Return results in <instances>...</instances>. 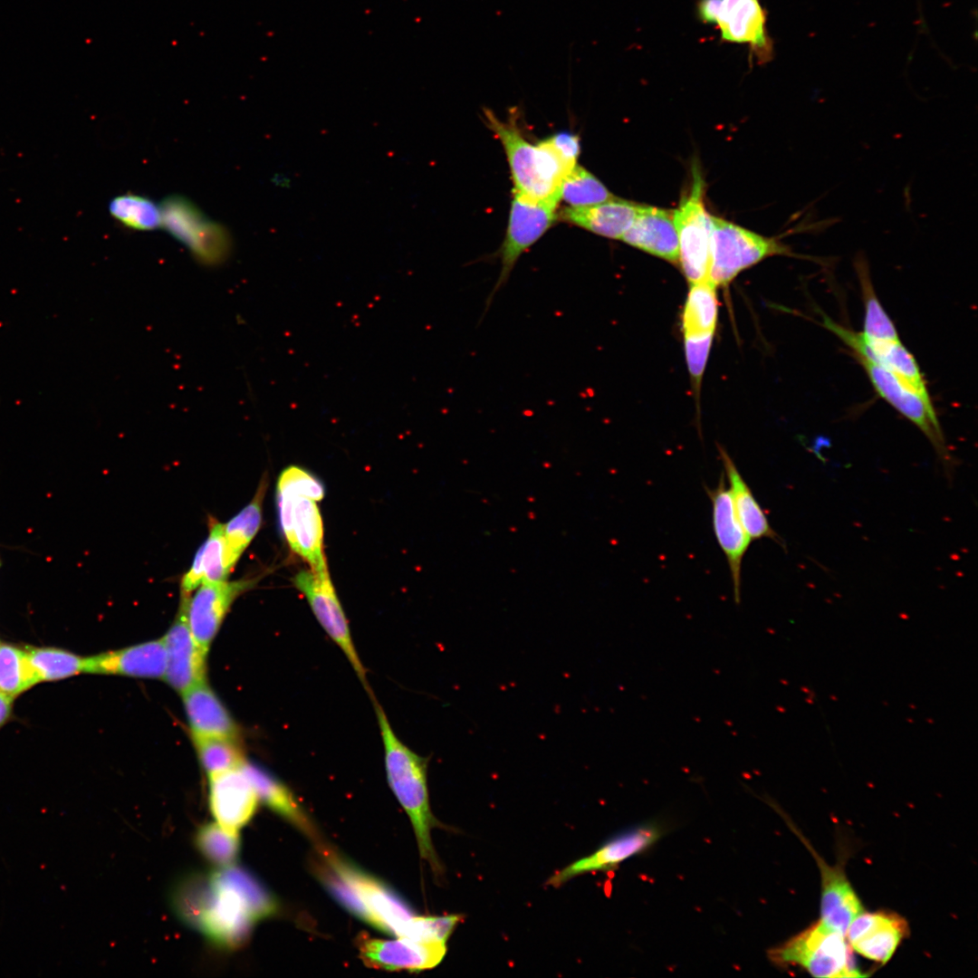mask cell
Wrapping results in <instances>:
<instances>
[{"label": "cell", "mask_w": 978, "mask_h": 978, "mask_svg": "<svg viewBox=\"0 0 978 978\" xmlns=\"http://www.w3.org/2000/svg\"><path fill=\"white\" fill-rule=\"evenodd\" d=\"M241 768L249 779L258 799L306 833L314 835L311 823L289 789L268 772L254 763L245 761Z\"/></svg>", "instance_id": "cell-27"}, {"label": "cell", "mask_w": 978, "mask_h": 978, "mask_svg": "<svg viewBox=\"0 0 978 978\" xmlns=\"http://www.w3.org/2000/svg\"><path fill=\"white\" fill-rule=\"evenodd\" d=\"M167 653L163 638L87 657L88 674L163 678Z\"/></svg>", "instance_id": "cell-21"}, {"label": "cell", "mask_w": 978, "mask_h": 978, "mask_svg": "<svg viewBox=\"0 0 978 978\" xmlns=\"http://www.w3.org/2000/svg\"><path fill=\"white\" fill-rule=\"evenodd\" d=\"M193 740L208 777L240 768L245 762L236 739L193 735Z\"/></svg>", "instance_id": "cell-34"}, {"label": "cell", "mask_w": 978, "mask_h": 978, "mask_svg": "<svg viewBox=\"0 0 978 978\" xmlns=\"http://www.w3.org/2000/svg\"><path fill=\"white\" fill-rule=\"evenodd\" d=\"M560 197L569 207L590 206L616 197L599 178L578 164L563 178Z\"/></svg>", "instance_id": "cell-33"}, {"label": "cell", "mask_w": 978, "mask_h": 978, "mask_svg": "<svg viewBox=\"0 0 978 978\" xmlns=\"http://www.w3.org/2000/svg\"><path fill=\"white\" fill-rule=\"evenodd\" d=\"M547 139L569 166L574 168L577 165V159L580 151L578 136L570 132H561Z\"/></svg>", "instance_id": "cell-40"}, {"label": "cell", "mask_w": 978, "mask_h": 978, "mask_svg": "<svg viewBox=\"0 0 978 978\" xmlns=\"http://www.w3.org/2000/svg\"><path fill=\"white\" fill-rule=\"evenodd\" d=\"M807 844L820 868L821 880L820 920L827 926L846 936L853 919L864 911L863 906L850 885L841 863L830 866L818 855L807 839Z\"/></svg>", "instance_id": "cell-20"}, {"label": "cell", "mask_w": 978, "mask_h": 978, "mask_svg": "<svg viewBox=\"0 0 978 978\" xmlns=\"http://www.w3.org/2000/svg\"><path fill=\"white\" fill-rule=\"evenodd\" d=\"M257 801L241 767L209 776V807L222 827L238 831L252 819Z\"/></svg>", "instance_id": "cell-19"}, {"label": "cell", "mask_w": 978, "mask_h": 978, "mask_svg": "<svg viewBox=\"0 0 978 978\" xmlns=\"http://www.w3.org/2000/svg\"><path fill=\"white\" fill-rule=\"evenodd\" d=\"M486 124L502 143L513 181V192L538 201H561L560 187L573 168L546 139L538 144L528 141L515 123L499 120L484 110Z\"/></svg>", "instance_id": "cell-4"}, {"label": "cell", "mask_w": 978, "mask_h": 978, "mask_svg": "<svg viewBox=\"0 0 978 978\" xmlns=\"http://www.w3.org/2000/svg\"><path fill=\"white\" fill-rule=\"evenodd\" d=\"M685 336V352L691 378L699 385L706 365L714 333Z\"/></svg>", "instance_id": "cell-39"}, {"label": "cell", "mask_w": 978, "mask_h": 978, "mask_svg": "<svg viewBox=\"0 0 978 978\" xmlns=\"http://www.w3.org/2000/svg\"><path fill=\"white\" fill-rule=\"evenodd\" d=\"M182 698L192 735L238 739L237 724L206 680L183 692Z\"/></svg>", "instance_id": "cell-23"}, {"label": "cell", "mask_w": 978, "mask_h": 978, "mask_svg": "<svg viewBox=\"0 0 978 978\" xmlns=\"http://www.w3.org/2000/svg\"><path fill=\"white\" fill-rule=\"evenodd\" d=\"M640 205L615 197L586 207L566 206L558 216L596 235L620 239L632 224Z\"/></svg>", "instance_id": "cell-24"}, {"label": "cell", "mask_w": 978, "mask_h": 978, "mask_svg": "<svg viewBox=\"0 0 978 978\" xmlns=\"http://www.w3.org/2000/svg\"><path fill=\"white\" fill-rule=\"evenodd\" d=\"M272 181L276 187L288 188L291 187L292 179L284 174H275Z\"/></svg>", "instance_id": "cell-42"}, {"label": "cell", "mask_w": 978, "mask_h": 978, "mask_svg": "<svg viewBox=\"0 0 978 978\" xmlns=\"http://www.w3.org/2000/svg\"><path fill=\"white\" fill-rule=\"evenodd\" d=\"M11 697L0 691V727L6 722L11 713Z\"/></svg>", "instance_id": "cell-41"}, {"label": "cell", "mask_w": 978, "mask_h": 978, "mask_svg": "<svg viewBox=\"0 0 978 978\" xmlns=\"http://www.w3.org/2000/svg\"><path fill=\"white\" fill-rule=\"evenodd\" d=\"M172 899L181 920L225 949L244 944L256 921L228 867L187 878Z\"/></svg>", "instance_id": "cell-1"}, {"label": "cell", "mask_w": 978, "mask_h": 978, "mask_svg": "<svg viewBox=\"0 0 978 978\" xmlns=\"http://www.w3.org/2000/svg\"><path fill=\"white\" fill-rule=\"evenodd\" d=\"M371 695L384 748L388 784L408 814L420 855L436 874L442 871L432 845L430 831L437 825L432 815L427 782L428 759L409 749L396 735L382 706Z\"/></svg>", "instance_id": "cell-2"}, {"label": "cell", "mask_w": 978, "mask_h": 978, "mask_svg": "<svg viewBox=\"0 0 978 978\" xmlns=\"http://www.w3.org/2000/svg\"><path fill=\"white\" fill-rule=\"evenodd\" d=\"M855 267L865 304L864 331L861 332L863 339L873 341L900 340L894 323L877 298L870 280L868 262L863 255L857 256Z\"/></svg>", "instance_id": "cell-30"}, {"label": "cell", "mask_w": 978, "mask_h": 978, "mask_svg": "<svg viewBox=\"0 0 978 978\" xmlns=\"http://www.w3.org/2000/svg\"><path fill=\"white\" fill-rule=\"evenodd\" d=\"M231 570L225 554L223 523H216L182 578L181 594L190 596L203 582L225 580Z\"/></svg>", "instance_id": "cell-26"}, {"label": "cell", "mask_w": 978, "mask_h": 978, "mask_svg": "<svg viewBox=\"0 0 978 978\" xmlns=\"http://www.w3.org/2000/svg\"><path fill=\"white\" fill-rule=\"evenodd\" d=\"M320 876L327 885L329 890L349 911L369 922V916L364 905L359 898L352 887L332 867L320 868Z\"/></svg>", "instance_id": "cell-38"}, {"label": "cell", "mask_w": 978, "mask_h": 978, "mask_svg": "<svg viewBox=\"0 0 978 978\" xmlns=\"http://www.w3.org/2000/svg\"><path fill=\"white\" fill-rule=\"evenodd\" d=\"M325 495L323 484L311 472L290 465L276 484V504L283 537L292 551L311 569L327 566L323 523L317 504Z\"/></svg>", "instance_id": "cell-3"}, {"label": "cell", "mask_w": 978, "mask_h": 978, "mask_svg": "<svg viewBox=\"0 0 978 978\" xmlns=\"http://www.w3.org/2000/svg\"><path fill=\"white\" fill-rule=\"evenodd\" d=\"M460 915L444 916H417L408 923L402 937L425 942L446 943L457 923Z\"/></svg>", "instance_id": "cell-37"}, {"label": "cell", "mask_w": 978, "mask_h": 978, "mask_svg": "<svg viewBox=\"0 0 978 978\" xmlns=\"http://www.w3.org/2000/svg\"><path fill=\"white\" fill-rule=\"evenodd\" d=\"M360 956L369 967L388 971H421L436 966L446 953V943L425 942L407 937L382 940L360 936Z\"/></svg>", "instance_id": "cell-14"}, {"label": "cell", "mask_w": 978, "mask_h": 978, "mask_svg": "<svg viewBox=\"0 0 978 978\" xmlns=\"http://www.w3.org/2000/svg\"><path fill=\"white\" fill-rule=\"evenodd\" d=\"M257 578L203 582L187 600V620L199 649L207 655L209 647L236 598L252 589Z\"/></svg>", "instance_id": "cell-12"}, {"label": "cell", "mask_w": 978, "mask_h": 978, "mask_svg": "<svg viewBox=\"0 0 978 978\" xmlns=\"http://www.w3.org/2000/svg\"><path fill=\"white\" fill-rule=\"evenodd\" d=\"M696 14L702 23L718 27L723 42L747 44L750 57L758 63L773 58V42L766 28L767 13L760 0H699Z\"/></svg>", "instance_id": "cell-7"}, {"label": "cell", "mask_w": 978, "mask_h": 978, "mask_svg": "<svg viewBox=\"0 0 978 978\" xmlns=\"http://www.w3.org/2000/svg\"><path fill=\"white\" fill-rule=\"evenodd\" d=\"M27 651L40 681H54L86 673L87 657L53 647H34Z\"/></svg>", "instance_id": "cell-36"}, {"label": "cell", "mask_w": 978, "mask_h": 978, "mask_svg": "<svg viewBox=\"0 0 978 978\" xmlns=\"http://www.w3.org/2000/svg\"><path fill=\"white\" fill-rule=\"evenodd\" d=\"M777 254L791 255L790 248L723 218L711 216L708 279L715 285L729 283L743 270Z\"/></svg>", "instance_id": "cell-6"}, {"label": "cell", "mask_w": 978, "mask_h": 978, "mask_svg": "<svg viewBox=\"0 0 978 978\" xmlns=\"http://www.w3.org/2000/svg\"><path fill=\"white\" fill-rule=\"evenodd\" d=\"M109 212L117 222L131 230L147 232L162 225L160 205L144 196L131 193L116 196L110 201Z\"/></svg>", "instance_id": "cell-31"}, {"label": "cell", "mask_w": 978, "mask_h": 978, "mask_svg": "<svg viewBox=\"0 0 978 978\" xmlns=\"http://www.w3.org/2000/svg\"><path fill=\"white\" fill-rule=\"evenodd\" d=\"M712 503V523L717 543L724 552L731 573L734 599L741 602L742 562L751 543V538L741 525L735 513L729 489L722 473L717 485L705 486Z\"/></svg>", "instance_id": "cell-16"}, {"label": "cell", "mask_w": 978, "mask_h": 978, "mask_svg": "<svg viewBox=\"0 0 978 978\" xmlns=\"http://www.w3.org/2000/svg\"><path fill=\"white\" fill-rule=\"evenodd\" d=\"M626 244L673 264L678 263V240L673 211L640 205L620 238Z\"/></svg>", "instance_id": "cell-22"}, {"label": "cell", "mask_w": 978, "mask_h": 978, "mask_svg": "<svg viewBox=\"0 0 978 978\" xmlns=\"http://www.w3.org/2000/svg\"><path fill=\"white\" fill-rule=\"evenodd\" d=\"M40 680L32 666L28 651L0 645V691L14 698Z\"/></svg>", "instance_id": "cell-32"}, {"label": "cell", "mask_w": 978, "mask_h": 978, "mask_svg": "<svg viewBox=\"0 0 978 978\" xmlns=\"http://www.w3.org/2000/svg\"><path fill=\"white\" fill-rule=\"evenodd\" d=\"M329 862L358 895L369 913V923L402 937L409 921L415 916L408 906L377 879L340 858L332 857Z\"/></svg>", "instance_id": "cell-13"}, {"label": "cell", "mask_w": 978, "mask_h": 978, "mask_svg": "<svg viewBox=\"0 0 978 978\" xmlns=\"http://www.w3.org/2000/svg\"><path fill=\"white\" fill-rule=\"evenodd\" d=\"M724 474L729 483V492L739 522L751 540L768 538L784 546L781 537L771 526L766 513L755 499L751 488L738 471L734 460L718 446Z\"/></svg>", "instance_id": "cell-25"}, {"label": "cell", "mask_w": 978, "mask_h": 978, "mask_svg": "<svg viewBox=\"0 0 978 978\" xmlns=\"http://www.w3.org/2000/svg\"><path fill=\"white\" fill-rule=\"evenodd\" d=\"M160 207L161 226L186 246L197 261L215 265L226 259L231 250L229 233L193 202L182 196H169Z\"/></svg>", "instance_id": "cell-8"}, {"label": "cell", "mask_w": 978, "mask_h": 978, "mask_svg": "<svg viewBox=\"0 0 978 978\" xmlns=\"http://www.w3.org/2000/svg\"><path fill=\"white\" fill-rule=\"evenodd\" d=\"M908 934L906 920L896 913L862 912L846 933L849 946L860 955L877 964L889 961Z\"/></svg>", "instance_id": "cell-18"}, {"label": "cell", "mask_w": 978, "mask_h": 978, "mask_svg": "<svg viewBox=\"0 0 978 978\" xmlns=\"http://www.w3.org/2000/svg\"><path fill=\"white\" fill-rule=\"evenodd\" d=\"M181 595L177 618L163 637L167 665L164 678L179 693L206 680V659L189 630L187 620V600Z\"/></svg>", "instance_id": "cell-15"}, {"label": "cell", "mask_w": 978, "mask_h": 978, "mask_svg": "<svg viewBox=\"0 0 978 978\" xmlns=\"http://www.w3.org/2000/svg\"><path fill=\"white\" fill-rule=\"evenodd\" d=\"M704 190L702 175L694 167L690 189L673 211L678 240V262L690 283L708 279L711 215L704 204Z\"/></svg>", "instance_id": "cell-9"}, {"label": "cell", "mask_w": 978, "mask_h": 978, "mask_svg": "<svg viewBox=\"0 0 978 978\" xmlns=\"http://www.w3.org/2000/svg\"><path fill=\"white\" fill-rule=\"evenodd\" d=\"M715 289L709 279L690 283L682 315L684 335L714 332L718 307Z\"/></svg>", "instance_id": "cell-29"}, {"label": "cell", "mask_w": 978, "mask_h": 978, "mask_svg": "<svg viewBox=\"0 0 978 978\" xmlns=\"http://www.w3.org/2000/svg\"><path fill=\"white\" fill-rule=\"evenodd\" d=\"M661 833L660 827L654 823L632 828L606 842L590 856L557 871L546 884L557 887L578 875L613 868L648 849L660 838Z\"/></svg>", "instance_id": "cell-17"}, {"label": "cell", "mask_w": 978, "mask_h": 978, "mask_svg": "<svg viewBox=\"0 0 978 978\" xmlns=\"http://www.w3.org/2000/svg\"><path fill=\"white\" fill-rule=\"evenodd\" d=\"M266 487V478H264L252 501L223 524L226 559L232 569L260 529Z\"/></svg>", "instance_id": "cell-28"}, {"label": "cell", "mask_w": 978, "mask_h": 978, "mask_svg": "<svg viewBox=\"0 0 978 978\" xmlns=\"http://www.w3.org/2000/svg\"><path fill=\"white\" fill-rule=\"evenodd\" d=\"M294 587L303 594L318 622L339 647L369 695L366 669L352 641L348 619L331 580L328 565L304 569L292 579Z\"/></svg>", "instance_id": "cell-10"}, {"label": "cell", "mask_w": 978, "mask_h": 978, "mask_svg": "<svg viewBox=\"0 0 978 978\" xmlns=\"http://www.w3.org/2000/svg\"><path fill=\"white\" fill-rule=\"evenodd\" d=\"M196 846L207 861L219 868L231 866L239 854L238 831L216 822L204 825L196 834Z\"/></svg>", "instance_id": "cell-35"}, {"label": "cell", "mask_w": 978, "mask_h": 978, "mask_svg": "<svg viewBox=\"0 0 978 978\" xmlns=\"http://www.w3.org/2000/svg\"><path fill=\"white\" fill-rule=\"evenodd\" d=\"M557 206V203L533 200L513 192L505 237L497 253L501 271L485 302V310L508 282L520 256L555 223L559 217Z\"/></svg>", "instance_id": "cell-11"}, {"label": "cell", "mask_w": 978, "mask_h": 978, "mask_svg": "<svg viewBox=\"0 0 978 978\" xmlns=\"http://www.w3.org/2000/svg\"><path fill=\"white\" fill-rule=\"evenodd\" d=\"M781 967L798 966L817 978L864 977L857 967L846 936L821 920L768 951Z\"/></svg>", "instance_id": "cell-5"}]
</instances>
